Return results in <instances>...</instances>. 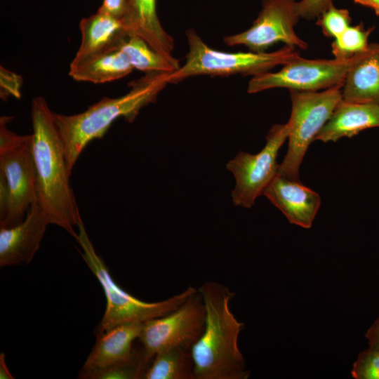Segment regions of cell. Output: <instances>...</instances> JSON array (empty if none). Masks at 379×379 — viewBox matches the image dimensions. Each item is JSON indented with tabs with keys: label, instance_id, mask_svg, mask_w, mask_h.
<instances>
[{
	"label": "cell",
	"instance_id": "cell-1",
	"mask_svg": "<svg viewBox=\"0 0 379 379\" xmlns=\"http://www.w3.org/2000/svg\"><path fill=\"white\" fill-rule=\"evenodd\" d=\"M32 152L36 168V201L51 224L56 225L74 238V226L81 215L70 186L63 144L55 119L43 97L31 104Z\"/></svg>",
	"mask_w": 379,
	"mask_h": 379
},
{
	"label": "cell",
	"instance_id": "cell-2",
	"mask_svg": "<svg viewBox=\"0 0 379 379\" xmlns=\"http://www.w3.org/2000/svg\"><path fill=\"white\" fill-rule=\"evenodd\" d=\"M197 289L205 305L206 321L191 349L195 379H247L250 371L239 347L244 324L230 309L234 293L213 281L203 282Z\"/></svg>",
	"mask_w": 379,
	"mask_h": 379
},
{
	"label": "cell",
	"instance_id": "cell-3",
	"mask_svg": "<svg viewBox=\"0 0 379 379\" xmlns=\"http://www.w3.org/2000/svg\"><path fill=\"white\" fill-rule=\"evenodd\" d=\"M168 74H146L131 83V89L127 93L118 98H103L81 113L74 115L55 113L71 173L79 155L91 141L101 138L119 117L132 122L142 107L156 100L159 92L168 84Z\"/></svg>",
	"mask_w": 379,
	"mask_h": 379
},
{
	"label": "cell",
	"instance_id": "cell-4",
	"mask_svg": "<svg viewBox=\"0 0 379 379\" xmlns=\"http://www.w3.org/2000/svg\"><path fill=\"white\" fill-rule=\"evenodd\" d=\"M11 118H0V228L20 223L36 201L32 136L11 131Z\"/></svg>",
	"mask_w": 379,
	"mask_h": 379
},
{
	"label": "cell",
	"instance_id": "cell-5",
	"mask_svg": "<svg viewBox=\"0 0 379 379\" xmlns=\"http://www.w3.org/2000/svg\"><path fill=\"white\" fill-rule=\"evenodd\" d=\"M77 227L75 239L82 249L81 256L101 284L107 300L105 312L94 331L95 336L120 325L143 323L162 317L176 309L197 291L193 286H188L178 294L154 302L134 297L114 281L105 262L97 254L81 218Z\"/></svg>",
	"mask_w": 379,
	"mask_h": 379
},
{
	"label": "cell",
	"instance_id": "cell-6",
	"mask_svg": "<svg viewBox=\"0 0 379 379\" xmlns=\"http://www.w3.org/2000/svg\"><path fill=\"white\" fill-rule=\"evenodd\" d=\"M186 37L189 47L186 61L178 69L167 74L168 84L198 75L254 77L300 55L294 47L287 45L270 53L220 51L208 46L194 29L187 30Z\"/></svg>",
	"mask_w": 379,
	"mask_h": 379
},
{
	"label": "cell",
	"instance_id": "cell-7",
	"mask_svg": "<svg viewBox=\"0 0 379 379\" xmlns=\"http://www.w3.org/2000/svg\"><path fill=\"white\" fill-rule=\"evenodd\" d=\"M343 86L336 85L320 92L290 90L288 147L279 165L278 175L299 181V168L307 148L343 99Z\"/></svg>",
	"mask_w": 379,
	"mask_h": 379
},
{
	"label": "cell",
	"instance_id": "cell-8",
	"mask_svg": "<svg viewBox=\"0 0 379 379\" xmlns=\"http://www.w3.org/2000/svg\"><path fill=\"white\" fill-rule=\"evenodd\" d=\"M288 123L275 124L266 136L265 147L256 154L239 152L229 161L227 169L236 180L232 192L235 206L251 208L255 199L263 194L265 190L278 174L277 161L278 152L288 138Z\"/></svg>",
	"mask_w": 379,
	"mask_h": 379
},
{
	"label": "cell",
	"instance_id": "cell-9",
	"mask_svg": "<svg viewBox=\"0 0 379 379\" xmlns=\"http://www.w3.org/2000/svg\"><path fill=\"white\" fill-rule=\"evenodd\" d=\"M205 321L206 308L197 289L174 310L143 322L138 339L152 358L170 348L192 349L204 331Z\"/></svg>",
	"mask_w": 379,
	"mask_h": 379
},
{
	"label": "cell",
	"instance_id": "cell-10",
	"mask_svg": "<svg viewBox=\"0 0 379 379\" xmlns=\"http://www.w3.org/2000/svg\"><path fill=\"white\" fill-rule=\"evenodd\" d=\"M354 60L306 59L300 55L284 65L277 72H266L252 77L247 92L256 93L274 88L300 91H318L343 84Z\"/></svg>",
	"mask_w": 379,
	"mask_h": 379
},
{
	"label": "cell",
	"instance_id": "cell-11",
	"mask_svg": "<svg viewBox=\"0 0 379 379\" xmlns=\"http://www.w3.org/2000/svg\"><path fill=\"white\" fill-rule=\"evenodd\" d=\"M295 0H262V8L252 25L246 30L226 36L227 46L242 45L249 51L265 52L279 42L305 50L308 44L295 32L294 27L300 18Z\"/></svg>",
	"mask_w": 379,
	"mask_h": 379
},
{
	"label": "cell",
	"instance_id": "cell-12",
	"mask_svg": "<svg viewBox=\"0 0 379 379\" xmlns=\"http://www.w3.org/2000/svg\"><path fill=\"white\" fill-rule=\"evenodd\" d=\"M49 224L47 215L35 201L20 223L0 228V266L30 262Z\"/></svg>",
	"mask_w": 379,
	"mask_h": 379
},
{
	"label": "cell",
	"instance_id": "cell-13",
	"mask_svg": "<svg viewBox=\"0 0 379 379\" xmlns=\"http://www.w3.org/2000/svg\"><path fill=\"white\" fill-rule=\"evenodd\" d=\"M270 202L278 208L290 223L310 228L321 204L320 196L310 188L277 175L263 192Z\"/></svg>",
	"mask_w": 379,
	"mask_h": 379
},
{
	"label": "cell",
	"instance_id": "cell-14",
	"mask_svg": "<svg viewBox=\"0 0 379 379\" xmlns=\"http://www.w3.org/2000/svg\"><path fill=\"white\" fill-rule=\"evenodd\" d=\"M142 323L116 326L96 336L95 343L84 362L79 378L130 359L134 354L133 342L138 338Z\"/></svg>",
	"mask_w": 379,
	"mask_h": 379
},
{
	"label": "cell",
	"instance_id": "cell-15",
	"mask_svg": "<svg viewBox=\"0 0 379 379\" xmlns=\"http://www.w3.org/2000/svg\"><path fill=\"white\" fill-rule=\"evenodd\" d=\"M81 41L72 62H79L107 51L119 49L128 36L122 20L104 11H98L81 20Z\"/></svg>",
	"mask_w": 379,
	"mask_h": 379
},
{
	"label": "cell",
	"instance_id": "cell-16",
	"mask_svg": "<svg viewBox=\"0 0 379 379\" xmlns=\"http://www.w3.org/2000/svg\"><path fill=\"white\" fill-rule=\"evenodd\" d=\"M343 100L379 105V42L354 55L342 88Z\"/></svg>",
	"mask_w": 379,
	"mask_h": 379
},
{
	"label": "cell",
	"instance_id": "cell-17",
	"mask_svg": "<svg viewBox=\"0 0 379 379\" xmlns=\"http://www.w3.org/2000/svg\"><path fill=\"white\" fill-rule=\"evenodd\" d=\"M122 21L128 35L145 41L154 50L167 59L175 60L173 37L163 28L157 11V0H127Z\"/></svg>",
	"mask_w": 379,
	"mask_h": 379
},
{
	"label": "cell",
	"instance_id": "cell-18",
	"mask_svg": "<svg viewBox=\"0 0 379 379\" xmlns=\"http://www.w3.org/2000/svg\"><path fill=\"white\" fill-rule=\"evenodd\" d=\"M373 127H379V105L350 102L342 99L315 140L336 142Z\"/></svg>",
	"mask_w": 379,
	"mask_h": 379
},
{
	"label": "cell",
	"instance_id": "cell-19",
	"mask_svg": "<svg viewBox=\"0 0 379 379\" xmlns=\"http://www.w3.org/2000/svg\"><path fill=\"white\" fill-rule=\"evenodd\" d=\"M133 69L126 55L115 49L72 62L69 75L77 81L103 84L124 77Z\"/></svg>",
	"mask_w": 379,
	"mask_h": 379
},
{
	"label": "cell",
	"instance_id": "cell-20",
	"mask_svg": "<svg viewBox=\"0 0 379 379\" xmlns=\"http://www.w3.org/2000/svg\"><path fill=\"white\" fill-rule=\"evenodd\" d=\"M143 379H195L191 349L178 347L156 353Z\"/></svg>",
	"mask_w": 379,
	"mask_h": 379
},
{
	"label": "cell",
	"instance_id": "cell-21",
	"mask_svg": "<svg viewBox=\"0 0 379 379\" xmlns=\"http://www.w3.org/2000/svg\"><path fill=\"white\" fill-rule=\"evenodd\" d=\"M119 49L126 55L134 69L146 74H170L180 67L178 60L166 58L145 41L135 35H128L121 44Z\"/></svg>",
	"mask_w": 379,
	"mask_h": 379
},
{
	"label": "cell",
	"instance_id": "cell-22",
	"mask_svg": "<svg viewBox=\"0 0 379 379\" xmlns=\"http://www.w3.org/2000/svg\"><path fill=\"white\" fill-rule=\"evenodd\" d=\"M152 359L142 347L135 348L130 359L91 373L84 379H143Z\"/></svg>",
	"mask_w": 379,
	"mask_h": 379
},
{
	"label": "cell",
	"instance_id": "cell-23",
	"mask_svg": "<svg viewBox=\"0 0 379 379\" xmlns=\"http://www.w3.org/2000/svg\"><path fill=\"white\" fill-rule=\"evenodd\" d=\"M372 29H364L360 25L348 27L331 44L335 58L348 59L366 50Z\"/></svg>",
	"mask_w": 379,
	"mask_h": 379
},
{
	"label": "cell",
	"instance_id": "cell-24",
	"mask_svg": "<svg viewBox=\"0 0 379 379\" xmlns=\"http://www.w3.org/2000/svg\"><path fill=\"white\" fill-rule=\"evenodd\" d=\"M318 18L317 25L321 27L324 34L334 39L350 27L351 22L348 10L335 8L333 4Z\"/></svg>",
	"mask_w": 379,
	"mask_h": 379
},
{
	"label": "cell",
	"instance_id": "cell-25",
	"mask_svg": "<svg viewBox=\"0 0 379 379\" xmlns=\"http://www.w3.org/2000/svg\"><path fill=\"white\" fill-rule=\"evenodd\" d=\"M351 374L356 379H379V349L369 347L360 352Z\"/></svg>",
	"mask_w": 379,
	"mask_h": 379
},
{
	"label": "cell",
	"instance_id": "cell-26",
	"mask_svg": "<svg viewBox=\"0 0 379 379\" xmlns=\"http://www.w3.org/2000/svg\"><path fill=\"white\" fill-rule=\"evenodd\" d=\"M22 80L20 76L1 67V98L6 100L12 95L20 98Z\"/></svg>",
	"mask_w": 379,
	"mask_h": 379
},
{
	"label": "cell",
	"instance_id": "cell-27",
	"mask_svg": "<svg viewBox=\"0 0 379 379\" xmlns=\"http://www.w3.org/2000/svg\"><path fill=\"white\" fill-rule=\"evenodd\" d=\"M331 4L332 0H301L296 3V7L300 18L312 20L319 17Z\"/></svg>",
	"mask_w": 379,
	"mask_h": 379
},
{
	"label": "cell",
	"instance_id": "cell-28",
	"mask_svg": "<svg viewBox=\"0 0 379 379\" xmlns=\"http://www.w3.org/2000/svg\"><path fill=\"white\" fill-rule=\"evenodd\" d=\"M126 7L127 0H103L99 9L122 20L125 15Z\"/></svg>",
	"mask_w": 379,
	"mask_h": 379
},
{
	"label": "cell",
	"instance_id": "cell-29",
	"mask_svg": "<svg viewBox=\"0 0 379 379\" xmlns=\"http://www.w3.org/2000/svg\"><path fill=\"white\" fill-rule=\"evenodd\" d=\"M365 337L368 341L370 347L379 349V318L368 329Z\"/></svg>",
	"mask_w": 379,
	"mask_h": 379
},
{
	"label": "cell",
	"instance_id": "cell-30",
	"mask_svg": "<svg viewBox=\"0 0 379 379\" xmlns=\"http://www.w3.org/2000/svg\"><path fill=\"white\" fill-rule=\"evenodd\" d=\"M4 353L0 354V378L1 379H13V376L10 373L8 367L5 360Z\"/></svg>",
	"mask_w": 379,
	"mask_h": 379
},
{
	"label": "cell",
	"instance_id": "cell-31",
	"mask_svg": "<svg viewBox=\"0 0 379 379\" xmlns=\"http://www.w3.org/2000/svg\"><path fill=\"white\" fill-rule=\"evenodd\" d=\"M354 2L372 8L379 15V0H354Z\"/></svg>",
	"mask_w": 379,
	"mask_h": 379
}]
</instances>
